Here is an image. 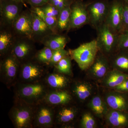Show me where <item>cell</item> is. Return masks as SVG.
<instances>
[{"label": "cell", "instance_id": "obj_1", "mask_svg": "<svg viewBox=\"0 0 128 128\" xmlns=\"http://www.w3.org/2000/svg\"><path fill=\"white\" fill-rule=\"evenodd\" d=\"M15 98L26 103L36 105L43 100L50 90L44 80L32 83H16Z\"/></svg>", "mask_w": 128, "mask_h": 128}, {"label": "cell", "instance_id": "obj_2", "mask_svg": "<svg viewBox=\"0 0 128 128\" xmlns=\"http://www.w3.org/2000/svg\"><path fill=\"white\" fill-rule=\"evenodd\" d=\"M36 105L15 98L14 105L9 112V116L15 128H34Z\"/></svg>", "mask_w": 128, "mask_h": 128}, {"label": "cell", "instance_id": "obj_3", "mask_svg": "<svg viewBox=\"0 0 128 128\" xmlns=\"http://www.w3.org/2000/svg\"><path fill=\"white\" fill-rule=\"evenodd\" d=\"M98 50L96 40H94L69 51L72 58L76 62L82 70H84L89 69L93 64Z\"/></svg>", "mask_w": 128, "mask_h": 128}, {"label": "cell", "instance_id": "obj_4", "mask_svg": "<svg viewBox=\"0 0 128 128\" xmlns=\"http://www.w3.org/2000/svg\"><path fill=\"white\" fill-rule=\"evenodd\" d=\"M45 66L34 59L21 64L17 83H34L44 80L48 74Z\"/></svg>", "mask_w": 128, "mask_h": 128}, {"label": "cell", "instance_id": "obj_5", "mask_svg": "<svg viewBox=\"0 0 128 128\" xmlns=\"http://www.w3.org/2000/svg\"><path fill=\"white\" fill-rule=\"evenodd\" d=\"M21 64L12 52L0 57V80L8 87L14 86L17 82Z\"/></svg>", "mask_w": 128, "mask_h": 128}, {"label": "cell", "instance_id": "obj_6", "mask_svg": "<svg viewBox=\"0 0 128 128\" xmlns=\"http://www.w3.org/2000/svg\"><path fill=\"white\" fill-rule=\"evenodd\" d=\"M25 6L12 0H0V28H12Z\"/></svg>", "mask_w": 128, "mask_h": 128}, {"label": "cell", "instance_id": "obj_7", "mask_svg": "<svg viewBox=\"0 0 128 128\" xmlns=\"http://www.w3.org/2000/svg\"><path fill=\"white\" fill-rule=\"evenodd\" d=\"M54 107L42 101L36 105L34 128H47L54 126Z\"/></svg>", "mask_w": 128, "mask_h": 128}, {"label": "cell", "instance_id": "obj_8", "mask_svg": "<svg viewBox=\"0 0 128 128\" xmlns=\"http://www.w3.org/2000/svg\"><path fill=\"white\" fill-rule=\"evenodd\" d=\"M35 43L27 38H18L11 52L21 64L34 59L38 51Z\"/></svg>", "mask_w": 128, "mask_h": 128}, {"label": "cell", "instance_id": "obj_9", "mask_svg": "<svg viewBox=\"0 0 128 128\" xmlns=\"http://www.w3.org/2000/svg\"><path fill=\"white\" fill-rule=\"evenodd\" d=\"M32 22V12L30 9L24 10L12 26L18 38H27L33 40Z\"/></svg>", "mask_w": 128, "mask_h": 128}, {"label": "cell", "instance_id": "obj_10", "mask_svg": "<svg viewBox=\"0 0 128 128\" xmlns=\"http://www.w3.org/2000/svg\"><path fill=\"white\" fill-rule=\"evenodd\" d=\"M70 8V30L80 28L89 23L87 5L81 0H73Z\"/></svg>", "mask_w": 128, "mask_h": 128}, {"label": "cell", "instance_id": "obj_11", "mask_svg": "<svg viewBox=\"0 0 128 128\" xmlns=\"http://www.w3.org/2000/svg\"><path fill=\"white\" fill-rule=\"evenodd\" d=\"M96 39L98 48L106 53H110L118 43V37L105 22L97 28Z\"/></svg>", "mask_w": 128, "mask_h": 128}, {"label": "cell", "instance_id": "obj_12", "mask_svg": "<svg viewBox=\"0 0 128 128\" xmlns=\"http://www.w3.org/2000/svg\"><path fill=\"white\" fill-rule=\"evenodd\" d=\"M89 23L97 29L105 23L108 12L109 6L103 1H97L87 6Z\"/></svg>", "mask_w": 128, "mask_h": 128}, {"label": "cell", "instance_id": "obj_13", "mask_svg": "<svg viewBox=\"0 0 128 128\" xmlns=\"http://www.w3.org/2000/svg\"><path fill=\"white\" fill-rule=\"evenodd\" d=\"M124 6L121 2L114 0L109 6L105 22L114 32L121 30L122 27Z\"/></svg>", "mask_w": 128, "mask_h": 128}, {"label": "cell", "instance_id": "obj_14", "mask_svg": "<svg viewBox=\"0 0 128 128\" xmlns=\"http://www.w3.org/2000/svg\"><path fill=\"white\" fill-rule=\"evenodd\" d=\"M32 12L33 40L35 42L40 43L44 38L54 32L41 18L35 13Z\"/></svg>", "mask_w": 128, "mask_h": 128}, {"label": "cell", "instance_id": "obj_15", "mask_svg": "<svg viewBox=\"0 0 128 128\" xmlns=\"http://www.w3.org/2000/svg\"><path fill=\"white\" fill-rule=\"evenodd\" d=\"M18 37L12 28H0V56L12 52Z\"/></svg>", "mask_w": 128, "mask_h": 128}, {"label": "cell", "instance_id": "obj_16", "mask_svg": "<svg viewBox=\"0 0 128 128\" xmlns=\"http://www.w3.org/2000/svg\"><path fill=\"white\" fill-rule=\"evenodd\" d=\"M72 99L71 95L66 91L51 89L42 101L55 107L68 104Z\"/></svg>", "mask_w": 128, "mask_h": 128}, {"label": "cell", "instance_id": "obj_17", "mask_svg": "<svg viewBox=\"0 0 128 128\" xmlns=\"http://www.w3.org/2000/svg\"><path fill=\"white\" fill-rule=\"evenodd\" d=\"M70 41L68 37L61 33H54L44 38L40 43L53 50L64 48Z\"/></svg>", "mask_w": 128, "mask_h": 128}, {"label": "cell", "instance_id": "obj_18", "mask_svg": "<svg viewBox=\"0 0 128 128\" xmlns=\"http://www.w3.org/2000/svg\"><path fill=\"white\" fill-rule=\"evenodd\" d=\"M89 69L91 74L94 78L98 79L104 78L108 69L107 60L103 56L96 57Z\"/></svg>", "mask_w": 128, "mask_h": 128}, {"label": "cell", "instance_id": "obj_19", "mask_svg": "<svg viewBox=\"0 0 128 128\" xmlns=\"http://www.w3.org/2000/svg\"><path fill=\"white\" fill-rule=\"evenodd\" d=\"M64 74L60 73L48 74L44 81L48 87L52 90H62L66 87L68 80Z\"/></svg>", "mask_w": 128, "mask_h": 128}, {"label": "cell", "instance_id": "obj_20", "mask_svg": "<svg viewBox=\"0 0 128 128\" xmlns=\"http://www.w3.org/2000/svg\"><path fill=\"white\" fill-rule=\"evenodd\" d=\"M54 126L56 124H67L73 121L76 118L77 112L73 107H63L56 111L55 108Z\"/></svg>", "mask_w": 128, "mask_h": 128}, {"label": "cell", "instance_id": "obj_21", "mask_svg": "<svg viewBox=\"0 0 128 128\" xmlns=\"http://www.w3.org/2000/svg\"><path fill=\"white\" fill-rule=\"evenodd\" d=\"M128 79V75L115 70L108 72L104 77L103 84L106 87L114 88Z\"/></svg>", "mask_w": 128, "mask_h": 128}, {"label": "cell", "instance_id": "obj_22", "mask_svg": "<svg viewBox=\"0 0 128 128\" xmlns=\"http://www.w3.org/2000/svg\"><path fill=\"white\" fill-rule=\"evenodd\" d=\"M108 123L114 128H120L126 125L128 123L127 115L120 110H113L108 111L106 114Z\"/></svg>", "mask_w": 128, "mask_h": 128}, {"label": "cell", "instance_id": "obj_23", "mask_svg": "<svg viewBox=\"0 0 128 128\" xmlns=\"http://www.w3.org/2000/svg\"><path fill=\"white\" fill-rule=\"evenodd\" d=\"M70 5L67 6L60 12L57 19V30L58 33L70 30L71 8Z\"/></svg>", "mask_w": 128, "mask_h": 128}, {"label": "cell", "instance_id": "obj_24", "mask_svg": "<svg viewBox=\"0 0 128 128\" xmlns=\"http://www.w3.org/2000/svg\"><path fill=\"white\" fill-rule=\"evenodd\" d=\"M108 105L112 109L122 111L126 109L127 102L123 96L116 93H110L106 97Z\"/></svg>", "mask_w": 128, "mask_h": 128}, {"label": "cell", "instance_id": "obj_25", "mask_svg": "<svg viewBox=\"0 0 128 128\" xmlns=\"http://www.w3.org/2000/svg\"><path fill=\"white\" fill-rule=\"evenodd\" d=\"M89 107L98 116L102 117L106 115L108 112L106 104L99 96H95L89 103Z\"/></svg>", "mask_w": 128, "mask_h": 128}, {"label": "cell", "instance_id": "obj_26", "mask_svg": "<svg viewBox=\"0 0 128 128\" xmlns=\"http://www.w3.org/2000/svg\"><path fill=\"white\" fill-rule=\"evenodd\" d=\"M31 11L36 14L51 28L54 33H58L57 30V20L46 15L39 6H30Z\"/></svg>", "mask_w": 128, "mask_h": 128}, {"label": "cell", "instance_id": "obj_27", "mask_svg": "<svg viewBox=\"0 0 128 128\" xmlns=\"http://www.w3.org/2000/svg\"><path fill=\"white\" fill-rule=\"evenodd\" d=\"M73 92L81 100H84L90 96L92 92L91 86L85 82L77 83L74 87Z\"/></svg>", "mask_w": 128, "mask_h": 128}, {"label": "cell", "instance_id": "obj_28", "mask_svg": "<svg viewBox=\"0 0 128 128\" xmlns=\"http://www.w3.org/2000/svg\"><path fill=\"white\" fill-rule=\"evenodd\" d=\"M54 50L44 46L40 50H38L34 59L40 64L48 65L52 56Z\"/></svg>", "mask_w": 128, "mask_h": 128}, {"label": "cell", "instance_id": "obj_29", "mask_svg": "<svg viewBox=\"0 0 128 128\" xmlns=\"http://www.w3.org/2000/svg\"><path fill=\"white\" fill-rule=\"evenodd\" d=\"M71 57L68 56L63 58L56 64L54 67L59 73L70 75L72 73Z\"/></svg>", "mask_w": 128, "mask_h": 128}, {"label": "cell", "instance_id": "obj_30", "mask_svg": "<svg viewBox=\"0 0 128 128\" xmlns=\"http://www.w3.org/2000/svg\"><path fill=\"white\" fill-rule=\"evenodd\" d=\"M70 55L69 51L66 50L64 48L54 50L53 55L48 66L54 67L56 64L64 57Z\"/></svg>", "mask_w": 128, "mask_h": 128}, {"label": "cell", "instance_id": "obj_31", "mask_svg": "<svg viewBox=\"0 0 128 128\" xmlns=\"http://www.w3.org/2000/svg\"><path fill=\"white\" fill-rule=\"evenodd\" d=\"M114 66L116 70L119 71L128 70V56L120 54L115 57Z\"/></svg>", "mask_w": 128, "mask_h": 128}, {"label": "cell", "instance_id": "obj_32", "mask_svg": "<svg viewBox=\"0 0 128 128\" xmlns=\"http://www.w3.org/2000/svg\"><path fill=\"white\" fill-rule=\"evenodd\" d=\"M40 7L46 15L58 19L60 11L54 6L48 2Z\"/></svg>", "mask_w": 128, "mask_h": 128}, {"label": "cell", "instance_id": "obj_33", "mask_svg": "<svg viewBox=\"0 0 128 128\" xmlns=\"http://www.w3.org/2000/svg\"><path fill=\"white\" fill-rule=\"evenodd\" d=\"M80 126L83 128H96V121L91 114L86 112L83 114L81 120Z\"/></svg>", "mask_w": 128, "mask_h": 128}, {"label": "cell", "instance_id": "obj_34", "mask_svg": "<svg viewBox=\"0 0 128 128\" xmlns=\"http://www.w3.org/2000/svg\"><path fill=\"white\" fill-rule=\"evenodd\" d=\"M73 0H50L48 3L52 4L57 8L60 10L67 6L70 5Z\"/></svg>", "mask_w": 128, "mask_h": 128}, {"label": "cell", "instance_id": "obj_35", "mask_svg": "<svg viewBox=\"0 0 128 128\" xmlns=\"http://www.w3.org/2000/svg\"><path fill=\"white\" fill-rule=\"evenodd\" d=\"M117 45L121 49H128V31L118 37Z\"/></svg>", "mask_w": 128, "mask_h": 128}, {"label": "cell", "instance_id": "obj_36", "mask_svg": "<svg viewBox=\"0 0 128 128\" xmlns=\"http://www.w3.org/2000/svg\"><path fill=\"white\" fill-rule=\"evenodd\" d=\"M116 91L124 92L128 91V79L122 82L120 84L114 88Z\"/></svg>", "mask_w": 128, "mask_h": 128}, {"label": "cell", "instance_id": "obj_37", "mask_svg": "<svg viewBox=\"0 0 128 128\" xmlns=\"http://www.w3.org/2000/svg\"><path fill=\"white\" fill-rule=\"evenodd\" d=\"M50 0H28V4L30 6H40L48 2Z\"/></svg>", "mask_w": 128, "mask_h": 128}, {"label": "cell", "instance_id": "obj_38", "mask_svg": "<svg viewBox=\"0 0 128 128\" xmlns=\"http://www.w3.org/2000/svg\"><path fill=\"white\" fill-rule=\"evenodd\" d=\"M124 25L128 26V5L124 6L122 12V26Z\"/></svg>", "mask_w": 128, "mask_h": 128}, {"label": "cell", "instance_id": "obj_39", "mask_svg": "<svg viewBox=\"0 0 128 128\" xmlns=\"http://www.w3.org/2000/svg\"><path fill=\"white\" fill-rule=\"evenodd\" d=\"M12 0L16 2H22L26 6V5L27 4H28V0Z\"/></svg>", "mask_w": 128, "mask_h": 128}, {"label": "cell", "instance_id": "obj_40", "mask_svg": "<svg viewBox=\"0 0 128 128\" xmlns=\"http://www.w3.org/2000/svg\"></svg>", "mask_w": 128, "mask_h": 128}]
</instances>
